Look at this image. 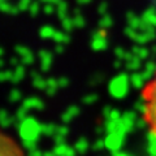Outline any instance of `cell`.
<instances>
[{
    "label": "cell",
    "instance_id": "6da1fadb",
    "mask_svg": "<svg viewBox=\"0 0 156 156\" xmlns=\"http://www.w3.org/2000/svg\"><path fill=\"white\" fill-rule=\"evenodd\" d=\"M143 116L148 129L156 136V73L142 91Z\"/></svg>",
    "mask_w": 156,
    "mask_h": 156
},
{
    "label": "cell",
    "instance_id": "7a4b0ae2",
    "mask_svg": "<svg viewBox=\"0 0 156 156\" xmlns=\"http://www.w3.org/2000/svg\"><path fill=\"white\" fill-rule=\"evenodd\" d=\"M0 156H23V151L12 136L3 134L0 136Z\"/></svg>",
    "mask_w": 156,
    "mask_h": 156
}]
</instances>
